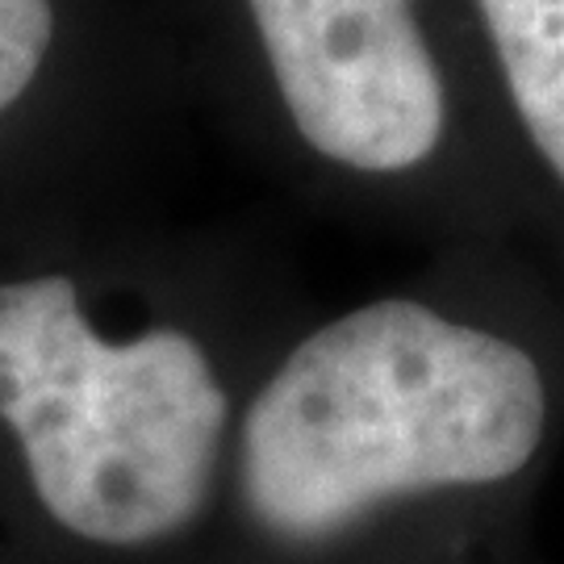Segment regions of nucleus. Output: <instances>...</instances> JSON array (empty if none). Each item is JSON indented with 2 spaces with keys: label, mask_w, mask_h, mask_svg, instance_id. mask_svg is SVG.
Instances as JSON below:
<instances>
[{
  "label": "nucleus",
  "mask_w": 564,
  "mask_h": 564,
  "mask_svg": "<svg viewBox=\"0 0 564 564\" xmlns=\"http://www.w3.org/2000/svg\"><path fill=\"white\" fill-rule=\"evenodd\" d=\"M544 419L531 351L381 297L305 335L263 381L242 419V498L263 531L310 544L389 498L514 477Z\"/></svg>",
  "instance_id": "obj_1"
},
{
  "label": "nucleus",
  "mask_w": 564,
  "mask_h": 564,
  "mask_svg": "<svg viewBox=\"0 0 564 564\" xmlns=\"http://www.w3.org/2000/svg\"><path fill=\"white\" fill-rule=\"evenodd\" d=\"M226 414V384L193 330L155 323L113 339L80 276L0 272V423L72 535L139 547L193 523Z\"/></svg>",
  "instance_id": "obj_2"
},
{
  "label": "nucleus",
  "mask_w": 564,
  "mask_h": 564,
  "mask_svg": "<svg viewBox=\"0 0 564 564\" xmlns=\"http://www.w3.org/2000/svg\"><path fill=\"white\" fill-rule=\"evenodd\" d=\"M214 76L356 176L435 160L452 84L423 0H188Z\"/></svg>",
  "instance_id": "obj_3"
},
{
  "label": "nucleus",
  "mask_w": 564,
  "mask_h": 564,
  "mask_svg": "<svg viewBox=\"0 0 564 564\" xmlns=\"http://www.w3.org/2000/svg\"><path fill=\"white\" fill-rule=\"evenodd\" d=\"M160 76L121 0H0V167L155 93Z\"/></svg>",
  "instance_id": "obj_4"
},
{
  "label": "nucleus",
  "mask_w": 564,
  "mask_h": 564,
  "mask_svg": "<svg viewBox=\"0 0 564 564\" xmlns=\"http://www.w3.org/2000/svg\"><path fill=\"white\" fill-rule=\"evenodd\" d=\"M510 113L564 184V0H468Z\"/></svg>",
  "instance_id": "obj_5"
}]
</instances>
